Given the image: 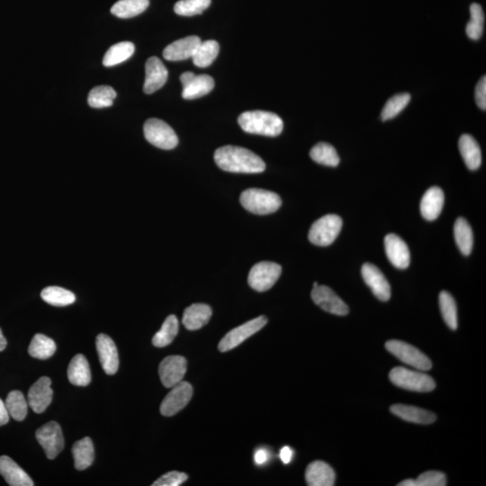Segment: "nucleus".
Returning <instances> with one entry per match:
<instances>
[{"label": "nucleus", "instance_id": "obj_1", "mask_svg": "<svg viewBox=\"0 0 486 486\" xmlns=\"http://www.w3.org/2000/svg\"><path fill=\"white\" fill-rule=\"evenodd\" d=\"M215 161L219 168L227 173H262L266 168L265 162L257 154L245 148L232 145L216 150Z\"/></svg>", "mask_w": 486, "mask_h": 486}, {"label": "nucleus", "instance_id": "obj_2", "mask_svg": "<svg viewBox=\"0 0 486 486\" xmlns=\"http://www.w3.org/2000/svg\"><path fill=\"white\" fill-rule=\"evenodd\" d=\"M238 123L243 131L253 135L275 137L283 131L284 123L278 115L266 111H247L242 113Z\"/></svg>", "mask_w": 486, "mask_h": 486}, {"label": "nucleus", "instance_id": "obj_3", "mask_svg": "<svg viewBox=\"0 0 486 486\" xmlns=\"http://www.w3.org/2000/svg\"><path fill=\"white\" fill-rule=\"evenodd\" d=\"M240 201L249 212L260 215L277 212L282 204L280 195L260 188H250L243 191Z\"/></svg>", "mask_w": 486, "mask_h": 486}, {"label": "nucleus", "instance_id": "obj_4", "mask_svg": "<svg viewBox=\"0 0 486 486\" xmlns=\"http://www.w3.org/2000/svg\"><path fill=\"white\" fill-rule=\"evenodd\" d=\"M389 378L396 387L414 392H431L436 387L435 381L429 375L402 367L391 370Z\"/></svg>", "mask_w": 486, "mask_h": 486}, {"label": "nucleus", "instance_id": "obj_5", "mask_svg": "<svg viewBox=\"0 0 486 486\" xmlns=\"http://www.w3.org/2000/svg\"><path fill=\"white\" fill-rule=\"evenodd\" d=\"M342 228V219L339 215H327L314 222L310 228L308 238L314 245L325 246L333 243Z\"/></svg>", "mask_w": 486, "mask_h": 486}, {"label": "nucleus", "instance_id": "obj_6", "mask_svg": "<svg viewBox=\"0 0 486 486\" xmlns=\"http://www.w3.org/2000/svg\"><path fill=\"white\" fill-rule=\"evenodd\" d=\"M144 132L146 140L159 149L173 150L179 144L176 133L167 123L161 119H148L145 122Z\"/></svg>", "mask_w": 486, "mask_h": 486}, {"label": "nucleus", "instance_id": "obj_7", "mask_svg": "<svg viewBox=\"0 0 486 486\" xmlns=\"http://www.w3.org/2000/svg\"><path fill=\"white\" fill-rule=\"evenodd\" d=\"M385 348L402 362L420 371H428L431 369V360L413 345L401 340H392L387 342Z\"/></svg>", "mask_w": 486, "mask_h": 486}, {"label": "nucleus", "instance_id": "obj_8", "mask_svg": "<svg viewBox=\"0 0 486 486\" xmlns=\"http://www.w3.org/2000/svg\"><path fill=\"white\" fill-rule=\"evenodd\" d=\"M282 268L275 262H263L255 264L249 273L248 282L257 292L271 289L280 278Z\"/></svg>", "mask_w": 486, "mask_h": 486}, {"label": "nucleus", "instance_id": "obj_9", "mask_svg": "<svg viewBox=\"0 0 486 486\" xmlns=\"http://www.w3.org/2000/svg\"><path fill=\"white\" fill-rule=\"evenodd\" d=\"M266 322H268V319L265 316H260L233 329L225 335L219 343V351L222 352L232 351L233 349L242 344L253 334L262 330Z\"/></svg>", "mask_w": 486, "mask_h": 486}, {"label": "nucleus", "instance_id": "obj_10", "mask_svg": "<svg viewBox=\"0 0 486 486\" xmlns=\"http://www.w3.org/2000/svg\"><path fill=\"white\" fill-rule=\"evenodd\" d=\"M35 437L46 452L47 458L55 459L64 449V438L61 426L51 422L37 429Z\"/></svg>", "mask_w": 486, "mask_h": 486}, {"label": "nucleus", "instance_id": "obj_11", "mask_svg": "<svg viewBox=\"0 0 486 486\" xmlns=\"http://www.w3.org/2000/svg\"><path fill=\"white\" fill-rule=\"evenodd\" d=\"M192 396V385L188 382H180L171 387V392L163 400L161 405V414L166 417L175 416L188 405Z\"/></svg>", "mask_w": 486, "mask_h": 486}, {"label": "nucleus", "instance_id": "obj_12", "mask_svg": "<svg viewBox=\"0 0 486 486\" xmlns=\"http://www.w3.org/2000/svg\"><path fill=\"white\" fill-rule=\"evenodd\" d=\"M311 295L314 304L318 305L325 312L340 316L347 315L349 312L348 305L335 294L330 287L326 286L313 287Z\"/></svg>", "mask_w": 486, "mask_h": 486}, {"label": "nucleus", "instance_id": "obj_13", "mask_svg": "<svg viewBox=\"0 0 486 486\" xmlns=\"http://www.w3.org/2000/svg\"><path fill=\"white\" fill-rule=\"evenodd\" d=\"M186 372V360L182 356H170L159 364V374L165 387L171 388L183 380Z\"/></svg>", "mask_w": 486, "mask_h": 486}, {"label": "nucleus", "instance_id": "obj_14", "mask_svg": "<svg viewBox=\"0 0 486 486\" xmlns=\"http://www.w3.org/2000/svg\"><path fill=\"white\" fill-rule=\"evenodd\" d=\"M364 282L372 290L373 294L380 301L387 302L391 298V287L387 278L378 266L364 263L361 269Z\"/></svg>", "mask_w": 486, "mask_h": 486}, {"label": "nucleus", "instance_id": "obj_15", "mask_svg": "<svg viewBox=\"0 0 486 486\" xmlns=\"http://www.w3.org/2000/svg\"><path fill=\"white\" fill-rule=\"evenodd\" d=\"M96 346L104 371L108 375H115L119 367V357L114 340L108 335L99 334Z\"/></svg>", "mask_w": 486, "mask_h": 486}, {"label": "nucleus", "instance_id": "obj_16", "mask_svg": "<svg viewBox=\"0 0 486 486\" xmlns=\"http://www.w3.org/2000/svg\"><path fill=\"white\" fill-rule=\"evenodd\" d=\"M51 379L43 376L32 385L28 392V405L37 414L43 413L52 401Z\"/></svg>", "mask_w": 486, "mask_h": 486}, {"label": "nucleus", "instance_id": "obj_17", "mask_svg": "<svg viewBox=\"0 0 486 486\" xmlns=\"http://www.w3.org/2000/svg\"><path fill=\"white\" fill-rule=\"evenodd\" d=\"M385 248L388 260L396 268H408L411 262L410 251L407 244L398 235L390 233L385 236Z\"/></svg>", "mask_w": 486, "mask_h": 486}, {"label": "nucleus", "instance_id": "obj_18", "mask_svg": "<svg viewBox=\"0 0 486 486\" xmlns=\"http://www.w3.org/2000/svg\"><path fill=\"white\" fill-rule=\"evenodd\" d=\"M145 81L144 91L146 94H153L162 88L167 82L168 72L163 62L157 57L148 59L145 65Z\"/></svg>", "mask_w": 486, "mask_h": 486}, {"label": "nucleus", "instance_id": "obj_19", "mask_svg": "<svg viewBox=\"0 0 486 486\" xmlns=\"http://www.w3.org/2000/svg\"><path fill=\"white\" fill-rule=\"evenodd\" d=\"M201 41H202L200 38L195 35L175 41L166 47L163 51V57L171 61H179L192 58Z\"/></svg>", "mask_w": 486, "mask_h": 486}, {"label": "nucleus", "instance_id": "obj_20", "mask_svg": "<svg viewBox=\"0 0 486 486\" xmlns=\"http://www.w3.org/2000/svg\"><path fill=\"white\" fill-rule=\"evenodd\" d=\"M0 475L11 486L35 485L30 476L8 456H0Z\"/></svg>", "mask_w": 486, "mask_h": 486}, {"label": "nucleus", "instance_id": "obj_21", "mask_svg": "<svg viewBox=\"0 0 486 486\" xmlns=\"http://www.w3.org/2000/svg\"><path fill=\"white\" fill-rule=\"evenodd\" d=\"M444 193L438 186H432L425 192L420 202V213L423 218L434 221L440 216L444 206Z\"/></svg>", "mask_w": 486, "mask_h": 486}, {"label": "nucleus", "instance_id": "obj_22", "mask_svg": "<svg viewBox=\"0 0 486 486\" xmlns=\"http://www.w3.org/2000/svg\"><path fill=\"white\" fill-rule=\"evenodd\" d=\"M335 478L334 470L324 461L313 462L305 472V479L310 486H333Z\"/></svg>", "mask_w": 486, "mask_h": 486}, {"label": "nucleus", "instance_id": "obj_23", "mask_svg": "<svg viewBox=\"0 0 486 486\" xmlns=\"http://www.w3.org/2000/svg\"><path fill=\"white\" fill-rule=\"evenodd\" d=\"M391 411L402 420L417 425H431L437 420L434 413L416 406L395 405L391 406Z\"/></svg>", "mask_w": 486, "mask_h": 486}, {"label": "nucleus", "instance_id": "obj_24", "mask_svg": "<svg viewBox=\"0 0 486 486\" xmlns=\"http://www.w3.org/2000/svg\"><path fill=\"white\" fill-rule=\"evenodd\" d=\"M212 316V309L206 304H194L186 308L182 322L188 331H197L207 324Z\"/></svg>", "mask_w": 486, "mask_h": 486}, {"label": "nucleus", "instance_id": "obj_25", "mask_svg": "<svg viewBox=\"0 0 486 486\" xmlns=\"http://www.w3.org/2000/svg\"><path fill=\"white\" fill-rule=\"evenodd\" d=\"M68 379L77 387H87L91 382L90 364L82 354L76 355L68 367Z\"/></svg>", "mask_w": 486, "mask_h": 486}, {"label": "nucleus", "instance_id": "obj_26", "mask_svg": "<svg viewBox=\"0 0 486 486\" xmlns=\"http://www.w3.org/2000/svg\"><path fill=\"white\" fill-rule=\"evenodd\" d=\"M458 147L467 167L470 171L478 170L482 163V153L475 139L469 135H463L459 139Z\"/></svg>", "mask_w": 486, "mask_h": 486}, {"label": "nucleus", "instance_id": "obj_27", "mask_svg": "<svg viewBox=\"0 0 486 486\" xmlns=\"http://www.w3.org/2000/svg\"><path fill=\"white\" fill-rule=\"evenodd\" d=\"M215 88V81L211 76L195 75L188 84L183 86L182 97L185 99H200L210 93Z\"/></svg>", "mask_w": 486, "mask_h": 486}, {"label": "nucleus", "instance_id": "obj_28", "mask_svg": "<svg viewBox=\"0 0 486 486\" xmlns=\"http://www.w3.org/2000/svg\"><path fill=\"white\" fill-rule=\"evenodd\" d=\"M74 466L77 470H85L93 464L95 450L90 438H84L77 441L72 447Z\"/></svg>", "mask_w": 486, "mask_h": 486}, {"label": "nucleus", "instance_id": "obj_29", "mask_svg": "<svg viewBox=\"0 0 486 486\" xmlns=\"http://www.w3.org/2000/svg\"><path fill=\"white\" fill-rule=\"evenodd\" d=\"M149 5V0H119L113 6L111 13L119 19H131L144 13Z\"/></svg>", "mask_w": 486, "mask_h": 486}, {"label": "nucleus", "instance_id": "obj_30", "mask_svg": "<svg viewBox=\"0 0 486 486\" xmlns=\"http://www.w3.org/2000/svg\"><path fill=\"white\" fill-rule=\"evenodd\" d=\"M135 51V44L131 41H122L108 49L103 59L104 66L113 67L128 60Z\"/></svg>", "mask_w": 486, "mask_h": 486}, {"label": "nucleus", "instance_id": "obj_31", "mask_svg": "<svg viewBox=\"0 0 486 486\" xmlns=\"http://www.w3.org/2000/svg\"><path fill=\"white\" fill-rule=\"evenodd\" d=\"M456 245L465 256H468L473 250L474 235L472 228L466 219L458 218L454 226Z\"/></svg>", "mask_w": 486, "mask_h": 486}, {"label": "nucleus", "instance_id": "obj_32", "mask_svg": "<svg viewBox=\"0 0 486 486\" xmlns=\"http://www.w3.org/2000/svg\"><path fill=\"white\" fill-rule=\"evenodd\" d=\"M220 46L217 41L208 40L201 41L200 46L192 56L193 62L197 67L206 68L213 64L217 57Z\"/></svg>", "mask_w": 486, "mask_h": 486}, {"label": "nucleus", "instance_id": "obj_33", "mask_svg": "<svg viewBox=\"0 0 486 486\" xmlns=\"http://www.w3.org/2000/svg\"><path fill=\"white\" fill-rule=\"evenodd\" d=\"M56 351L55 342L43 334H35L28 348L31 357L37 360H48Z\"/></svg>", "mask_w": 486, "mask_h": 486}, {"label": "nucleus", "instance_id": "obj_34", "mask_svg": "<svg viewBox=\"0 0 486 486\" xmlns=\"http://www.w3.org/2000/svg\"><path fill=\"white\" fill-rule=\"evenodd\" d=\"M41 298L46 303L53 307H67L76 301V296L69 290L59 286H48L41 293Z\"/></svg>", "mask_w": 486, "mask_h": 486}, {"label": "nucleus", "instance_id": "obj_35", "mask_svg": "<svg viewBox=\"0 0 486 486\" xmlns=\"http://www.w3.org/2000/svg\"><path fill=\"white\" fill-rule=\"evenodd\" d=\"M179 333V321L175 315L167 317L161 330L154 335L153 344L158 348L170 345Z\"/></svg>", "mask_w": 486, "mask_h": 486}, {"label": "nucleus", "instance_id": "obj_36", "mask_svg": "<svg viewBox=\"0 0 486 486\" xmlns=\"http://www.w3.org/2000/svg\"><path fill=\"white\" fill-rule=\"evenodd\" d=\"M310 156L313 161L328 167H337L340 163V157L336 150L326 142H320L313 146L311 150Z\"/></svg>", "mask_w": 486, "mask_h": 486}, {"label": "nucleus", "instance_id": "obj_37", "mask_svg": "<svg viewBox=\"0 0 486 486\" xmlns=\"http://www.w3.org/2000/svg\"><path fill=\"white\" fill-rule=\"evenodd\" d=\"M8 414L17 422H22L28 416V402L20 391H12L6 400Z\"/></svg>", "mask_w": 486, "mask_h": 486}, {"label": "nucleus", "instance_id": "obj_38", "mask_svg": "<svg viewBox=\"0 0 486 486\" xmlns=\"http://www.w3.org/2000/svg\"><path fill=\"white\" fill-rule=\"evenodd\" d=\"M117 93L109 86H97L88 94V103L91 108H104L113 105Z\"/></svg>", "mask_w": 486, "mask_h": 486}, {"label": "nucleus", "instance_id": "obj_39", "mask_svg": "<svg viewBox=\"0 0 486 486\" xmlns=\"http://www.w3.org/2000/svg\"><path fill=\"white\" fill-rule=\"evenodd\" d=\"M471 19L467 25V37L472 40H478L484 32L485 14L481 6L474 3L470 7Z\"/></svg>", "mask_w": 486, "mask_h": 486}, {"label": "nucleus", "instance_id": "obj_40", "mask_svg": "<svg viewBox=\"0 0 486 486\" xmlns=\"http://www.w3.org/2000/svg\"><path fill=\"white\" fill-rule=\"evenodd\" d=\"M440 307L444 321L451 330L458 329V309L453 296L446 291L440 294Z\"/></svg>", "mask_w": 486, "mask_h": 486}, {"label": "nucleus", "instance_id": "obj_41", "mask_svg": "<svg viewBox=\"0 0 486 486\" xmlns=\"http://www.w3.org/2000/svg\"><path fill=\"white\" fill-rule=\"evenodd\" d=\"M411 101L410 94L402 93L396 95L391 97L385 104L383 110L381 113L382 120L387 121L393 119L398 115L407 106Z\"/></svg>", "mask_w": 486, "mask_h": 486}, {"label": "nucleus", "instance_id": "obj_42", "mask_svg": "<svg viewBox=\"0 0 486 486\" xmlns=\"http://www.w3.org/2000/svg\"><path fill=\"white\" fill-rule=\"evenodd\" d=\"M211 5V0H180L175 4V13L182 17L202 14Z\"/></svg>", "mask_w": 486, "mask_h": 486}, {"label": "nucleus", "instance_id": "obj_43", "mask_svg": "<svg viewBox=\"0 0 486 486\" xmlns=\"http://www.w3.org/2000/svg\"><path fill=\"white\" fill-rule=\"evenodd\" d=\"M447 478L445 474L438 471H428L418 476L416 480L409 479L400 483L399 486H445Z\"/></svg>", "mask_w": 486, "mask_h": 486}, {"label": "nucleus", "instance_id": "obj_44", "mask_svg": "<svg viewBox=\"0 0 486 486\" xmlns=\"http://www.w3.org/2000/svg\"><path fill=\"white\" fill-rule=\"evenodd\" d=\"M188 476L185 473L173 471L159 477L154 482L153 486H179L188 480Z\"/></svg>", "mask_w": 486, "mask_h": 486}, {"label": "nucleus", "instance_id": "obj_45", "mask_svg": "<svg viewBox=\"0 0 486 486\" xmlns=\"http://www.w3.org/2000/svg\"><path fill=\"white\" fill-rule=\"evenodd\" d=\"M476 101L477 106L482 110H485L486 109V78L485 76L483 77L480 79L478 84H477L476 88Z\"/></svg>", "mask_w": 486, "mask_h": 486}, {"label": "nucleus", "instance_id": "obj_46", "mask_svg": "<svg viewBox=\"0 0 486 486\" xmlns=\"http://www.w3.org/2000/svg\"><path fill=\"white\" fill-rule=\"evenodd\" d=\"M269 458V453L268 450L265 449H257L254 455L255 463L259 465V466H262L266 462H268Z\"/></svg>", "mask_w": 486, "mask_h": 486}, {"label": "nucleus", "instance_id": "obj_47", "mask_svg": "<svg viewBox=\"0 0 486 486\" xmlns=\"http://www.w3.org/2000/svg\"><path fill=\"white\" fill-rule=\"evenodd\" d=\"M280 456L281 461H282L284 464H289L291 462L293 456H294V451H293L291 447L286 446L280 450Z\"/></svg>", "mask_w": 486, "mask_h": 486}, {"label": "nucleus", "instance_id": "obj_48", "mask_svg": "<svg viewBox=\"0 0 486 486\" xmlns=\"http://www.w3.org/2000/svg\"><path fill=\"white\" fill-rule=\"evenodd\" d=\"M10 417L5 402L0 399V426L7 425L8 420H10Z\"/></svg>", "mask_w": 486, "mask_h": 486}, {"label": "nucleus", "instance_id": "obj_49", "mask_svg": "<svg viewBox=\"0 0 486 486\" xmlns=\"http://www.w3.org/2000/svg\"><path fill=\"white\" fill-rule=\"evenodd\" d=\"M195 76V74L193 72L183 73L182 75L180 76V81H182L183 86H185L188 84L189 81H192Z\"/></svg>", "mask_w": 486, "mask_h": 486}, {"label": "nucleus", "instance_id": "obj_50", "mask_svg": "<svg viewBox=\"0 0 486 486\" xmlns=\"http://www.w3.org/2000/svg\"><path fill=\"white\" fill-rule=\"evenodd\" d=\"M7 344V340L3 336L1 329H0V352L4 351Z\"/></svg>", "mask_w": 486, "mask_h": 486}, {"label": "nucleus", "instance_id": "obj_51", "mask_svg": "<svg viewBox=\"0 0 486 486\" xmlns=\"http://www.w3.org/2000/svg\"><path fill=\"white\" fill-rule=\"evenodd\" d=\"M319 286V284H318V283H317V282H314V283H313V287H317V286Z\"/></svg>", "mask_w": 486, "mask_h": 486}]
</instances>
